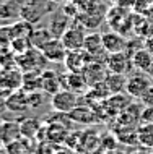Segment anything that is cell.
<instances>
[{"instance_id": "34", "label": "cell", "mask_w": 153, "mask_h": 154, "mask_svg": "<svg viewBox=\"0 0 153 154\" xmlns=\"http://www.w3.org/2000/svg\"><path fill=\"white\" fill-rule=\"evenodd\" d=\"M2 148H5V143H3V140H2V136H0V149Z\"/></svg>"}, {"instance_id": "27", "label": "cell", "mask_w": 153, "mask_h": 154, "mask_svg": "<svg viewBox=\"0 0 153 154\" xmlns=\"http://www.w3.org/2000/svg\"><path fill=\"white\" fill-rule=\"evenodd\" d=\"M43 93L44 91H31V93H26L28 102H30V109H38V107L43 106V102H44Z\"/></svg>"}, {"instance_id": "20", "label": "cell", "mask_w": 153, "mask_h": 154, "mask_svg": "<svg viewBox=\"0 0 153 154\" xmlns=\"http://www.w3.org/2000/svg\"><path fill=\"white\" fill-rule=\"evenodd\" d=\"M0 136H2L5 146L8 143H13V141L21 138V128H20V122H10L5 120L0 123Z\"/></svg>"}, {"instance_id": "4", "label": "cell", "mask_w": 153, "mask_h": 154, "mask_svg": "<svg viewBox=\"0 0 153 154\" xmlns=\"http://www.w3.org/2000/svg\"><path fill=\"white\" fill-rule=\"evenodd\" d=\"M83 49L88 52V55L91 57L94 62H101V63H106L107 57H109V52L106 51L104 42H103V34L101 32H88L85 37V44Z\"/></svg>"}, {"instance_id": "24", "label": "cell", "mask_w": 153, "mask_h": 154, "mask_svg": "<svg viewBox=\"0 0 153 154\" xmlns=\"http://www.w3.org/2000/svg\"><path fill=\"white\" fill-rule=\"evenodd\" d=\"M20 128H21V136L26 140L34 138L36 135H39L43 125L38 119H23L20 122Z\"/></svg>"}, {"instance_id": "26", "label": "cell", "mask_w": 153, "mask_h": 154, "mask_svg": "<svg viewBox=\"0 0 153 154\" xmlns=\"http://www.w3.org/2000/svg\"><path fill=\"white\" fill-rule=\"evenodd\" d=\"M26 140V138H24ZM23 140V136L20 140L13 141V143H8L5 149H7V154H26L28 152V146H26V141Z\"/></svg>"}, {"instance_id": "10", "label": "cell", "mask_w": 153, "mask_h": 154, "mask_svg": "<svg viewBox=\"0 0 153 154\" xmlns=\"http://www.w3.org/2000/svg\"><path fill=\"white\" fill-rule=\"evenodd\" d=\"M81 73H83L88 86H93V85H96V83L104 81L107 73H109V70H107L106 63H101V62H94L93 60V62H90V63L85 66V70Z\"/></svg>"}, {"instance_id": "32", "label": "cell", "mask_w": 153, "mask_h": 154, "mask_svg": "<svg viewBox=\"0 0 153 154\" xmlns=\"http://www.w3.org/2000/svg\"><path fill=\"white\" fill-rule=\"evenodd\" d=\"M49 2H51V3H62V5H64V3L70 2V0H49Z\"/></svg>"}, {"instance_id": "18", "label": "cell", "mask_w": 153, "mask_h": 154, "mask_svg": "<svg viewBox=\"0 0 153 154\" xmlns=\"http://www.w3.org/2000/svg\"><path fill=\"white\" fill-rule=\"evenodd\" d=\"M41 78H43V91L47 93L49 96L56 94L57 91L62 89V80L60 75H57L52 70H43L41 72Z\"/></svg>"}, {"instance_id": "6", "label": "cell", "mask_w": 153, "mask_h": 154, "mask_svg": "<svg viewBox=\"0 0 153 154\" xmlns=\"http://www.w3.org/2000/svg\"><path fill=\"white\" fill-rule=\"evenodd\" d=\"M106 66L109 72L113 73H121V75H130L134 72V63H132V57L127 52H116L109 54L106 60Z\"/></svg>"}, {"instance_id": "9", "label": "cell", "mask_w": 153, "mask_h": 154, "mask_svg": "<svg viewBox=\"0 0 153 154\" xmlns=\"http://www.w3.org/2000/svg\"><path fill=\"white\" fill-rule=\"evenodd\" d=\"M62 80V88L70 89L77 94H85L88 91V83H86L83 73H77V72H67L64 75H60Z\"/></svg>"}, {"instance_id": "11", "label": "cell", "mask_w": 153, "mask_h": 154, "mask_svg": "<svg viewBox=\"0 0 153 154\" xmlns=\"http://www.w3.org/2000/svg\"><path fill=\"white\" fill-rule=\"evenodd\" d=\"M103 42H104V47L107 52L116 54V52H126L129 41L124 37L122 32L111 29L109 32H103Z\"/></svg>"}, {"instance_id": "25", "label": "cell", "mask_w": 153, "mask_h": 154, "mask_svg": "<svg viewBox=\"0 0 153 154\" xmlns=\"http://www.w3.org/2000/svg\"><path fill=\"white\" fill-rule=\"evenodd\" d=\"M20 16V8H13V0H5L0 3V20H10Z\"/></svg>"}, {"instance_id": "19", "label": "cell", "mask_w": 153, "mask_h": 154, "mask_svg": "<svg viewBox=\"0 0 153 154\" xmlns=\"http://www.w3.org/2000/svg\"><path fill=\"white\" fill-rule=\"evenodd\" d=\"M132 63H134V70H139V72H148L151 62H153V54L148 51V49L143 45V47L137 49L134 54H132Z\"/></svg>"}, {"instance_id": "23", "label": "cell", "mask_w": 153, "mask_h": 154, "mask_svg": "<svg viewBox=\"0 0 153 154\" xmlns=\"http://www.w3.org/2000/svg\"><path fill=\"white\" fill-rule=\"evenodd\" d=\"M139 144L147 149H153V122H147L137 127Z\"/></svg>"}, {"instance_id": "22", "label": "cell", "mask_w": 153, "mask_h": 154, "mask_svg": "<svg viewBox=\"0 0 153 154\" xmlns=\"http://www.w3.org/2000/svg\"><path fill=\"white\" fill-rule=\"evenodd\" d=\"M51 39H54L52 32L49 31V28H34L30 36V41H31V45L36 49H43Z\"/></svg>"}, {"instance_id": "17", "label": "cell", "mask_w": 153, "mask_h": 154, "mask_svg": "<svg viewBox=\"0 0 153 154\" xmlns=\"http://www.w3.org/2000/svg\"><path fill=\"white\" fill-rule=\"evenodd\" d=\"M135 99L132 97V96L127 93V91H122V93H116V94H111L109 97L106 99L107 106L113 109V112L116 115H119L122 110H126L127 107L130 106L132 102H134Z\"/></svg>"}, {"instance_id": "33", "label": "cell", "mask_w": 153, "mask_h": 154, "mask_svg": "<svg viewBox=\"0 0 153 154\" xmlns=\"http://www.w3.org/2000/svg\"><path fill=\"white\" fill-rule=\"evenodd\" d=\"M148 76H150L151 78V80H153V62H151V65H150V68H148Z\"/></svg>"}, {"instance_id": "14", "label": "cell", "mask_w": 153, "mask_h": 154, "mask_svg": "<svg viewBox=\"0 0 153 154\" xmlns=\"http://www.w3.org/2000/svg\"><path fill=\"white\" fill-rule=\"evenodd\" d=\"M23 78H24V73L20 66H10V68L0 70V81L5 83L8 88L13 91L23 88Z\"/></svg>"}, {"instance_id": "16", "label": "cell", "mask_w": 153, "mask_h": 154, "mask_svg": "<svg viewBox=\"0 0 153 154\" xmlns=\"http://www.w3.org/2000/svg\"><path fill=\"white\" fill-rule=\"evenodd\" d=\"M72 122L83 123V125H91L98 120V115L94 112V107L90 104H83V106H77L75 109L69 114Z\"/></svg>"}, {"instance_id": "35", "label": "cell", "mask_w": 153, "mask_h": 154, "mask_svg": "<svg viewBox=\"0 0 153 154\" xmlns=\"http://www.w3.org/2000/svg\"><path fill=\"white\" fill-rule=\"evenodd\" d=\"M0 123H2V119H0Z\"/></svg>"}, {"instance_id": "2", "label": "cell", "mask_w": 153, "mask_h": 154, "mask_svg": "<svg viewBox=\"0 0 153 154\" xmlns=\"http://www.w3.org/2000/svg\"><path fill=\"white\" fill-rule=\"evenodd\" d=\"M153 86V80L148 76L145 72L134 70L130 75H127V86L126 91L129 93L134 99H140Z\"/></svg>"}, {"instance_id": "21", "label": "cell", "mask_w": 153, "mask_h": 154, "mask_svg": "<svg viewBox=\"0 0 153 154\" xmlns=\"http://www.w3.org/2000/svg\"><path fill=\"white\" fill-rule=\"evenodd\" d=\"M104 83L107 85L111 94L122 93V91H126V86H127V75L109 72V73H107V76H106V80H104Z\"/></svg>"}, {"instance_id": "5", "label": "cell", "mask_w": 153, "mask_h": 154, "mask_svg": "<svg viewBox=\"0 0 153 154\" xmlns=\"http://www.w3.org/2000/svg\"><path fill=\"white\" fill-rule=\"evenodd\" d=\"M86 28L81 26L77 20H73L70 28L64 32V36L60 37L64 45L67 47V51H78V49H83L85 44V37H86Z\"/></svg>"}, {"instance_id": "30", "label": "cell", "mask_w": 153, "mask_h": 154, "mask_svg": "<svg viewBox=\"0 0 153 154\" xmlns=\"http://www.w3.org/2000/svg\"><path fill=\"white\" fill-rule=\"evenodd\" d=\"M145 47H147L151 54H153V32H151V34L145 39Z\"/></svg>"}, {"instance_id": "13", "label": "cell", "mask_w": 153, "mask_h": 154, "mask_svg": "<svg viewBox=\"0 0 153 154\" xmlns=\"http://www.w3.org/2000/svg\"><path fill=\"white\" fill-rule=\"evenodd\" d=\"M73 20L70 18L69 15H65L64 11H57V13H52L51 20H49V31L52 32L54 37H57V39H60L62 36H64V32L70 28V24H72Z\"/></svg>"}, {"instance_id": "3", "label": "cell", "mask_w": 153, "mask_h": 154, "mask_svg": "<svg viewBox=\"0 0 153 154\" xmlns=\"http://www.w3.org/2000/svg\"><path fill=\"white\" fill-rule=\"evenodd\" d=\"M46 57L43 55V52L36 47H31L30 51L24 54L16 55V65L23 70V73L28 72H43L44 65H46Z\"/></svg>"}, {"instance_id": "31", "label": "cell", "mask_w": 153, "mask_h": 154, "mask_svg": "<svg viewBox=\"0 0 153 154\" xmlns=\"http://www.w3.org/2000/svg\"><path fill=\"white\" fill-rule=\"evenodd\" d=\"M5 109H7V102H5V99H3V97H0V114H2Z\"/></svg>"}, {"instance_id": "1", "label": "cell", "mask_w": 153, "mask_h": 154, "mask_svg": "<svg viewBox=\"0 0 153 154\" xmlns=\"http://www.w3.org/2000/svg\"><path fill=\"white\" fill-rule=\"evenodd\" d=\"M80 94L73 93L70 89L57 91L56 94L51 96V106L56 114H70L77 106H80Z\"/></svg>"}, {"instance_id": "7", "label": "cell", "mask_w": 153, "mask_h": 154, "mask_svg": "<svg viewBox=\"0 0 153 154\" xmlns=\"http://www.w3.org/2000/svg\"><path fill=\"white\" fill-rule=\"evenodd\" d=\"M41 52L46 57V60L51 62V63H64L69 51L64 45V42H62V39L54 37V39H51L43 49H41Z\"/></svg>"}, {"instance_id": "8", "label": "cell", "mask_w": 153, "mask_h": 154, "mask_svg": "<svg viewBox=\"0 0 153 154\" xmlns=\"http://www.w3.org/2000/svg\"><path fill=\"white\" fill-rule=\"evenodd\" d=\"M90 62H93V59L88 55V52H86L85 49H78V51H69L67 52L64 65H65V68H67V72L81 73Z\"/></svg>"}, {"instance_id": "28", "label": "cell", "mask_w": 153, "mask_h": 154, "mask_svg": "<svg viewBox=\"0 0 153 154\" xmlns=\"http://www.w3.org/2000/svg\"><path fill=\"white\" fill-rule=\"evenodd\" d=\"M139 101L142 102L145 107H153V86H151V88L147 91L145 94L142 96V97L139 99Z\"/></svg>"}, {"instance_id": "15", "label": "cell", "mask_w": 153, "mask_h": 154, "mask_svg": "<svg viewBox=\"0 0 153 154\" xmlns=\"http://www.w3.org/2000/svg\"><path fill=\"white\" fill-rule=\"evenodd\" d=\"M7 102V110L10 112H18V114H24L30 110V102H28V94L24 89H16L13 91L8 97L5 99Z\"/></svg>"}, {"instance_id": "29", "label": "cell", "mask_w": 153, "mask_h": 154, "mask_svg": "<svg viewBox=\"0 0 153 154\" xmlns=\"http://www.w3.org/2000/svg\"><path fill=\"white\" fill-rule=\"evenodd\" d=\"M75 5L80 8V10H85V8H88V7H91L96 0H72Z\"/></svg>"}, {"instance_id": "12", "label": "cell", "mask_w": 153, "mask_h": 154, "mask_svg": "<svg viewBox=\"0 0 153 154\" xmlns=\"http://www.w3.org/2000/svg\"><path fill=\"white\" fill-rule=\"evenodd\" d=\"M46 13H47V10L46 8H41L39 0H31L28 5L20 7V18L28 21V23H31V24H34V26L43 20V16Z\"/></svg>"}]
</instances>
